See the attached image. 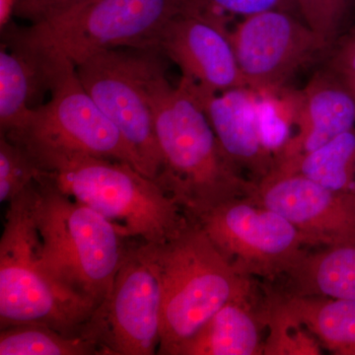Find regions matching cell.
Listing matches in <instances>:
<instances>
[{
  "label": "cell",
  "instance_id": "cell-14",
  "mask_svg": "<svg viewBox=\"0 0 355 355\" xmlns=\"http://www.w3.org/2000/svg\"><path fill=\"white\" fill-rule=\"evenodd\" d=\"M181 81L200 103L222 150L236 170L247 173L254 184L268 176L277 157L261 137L258 93L248 87L210 92L187 79Z\"/></svg>",
  "mask_w": 355,
  "mask_h": 355
},
{
  "label": "cell",
  "instance_id": "cell-20",
  "mask_svg": "<svg viewBox=\"0 0 355 355\" xmlns=\"http://www.w3.org/2000/svg\"><path fill=\"white\" fill-rule=\"evenodd\" d=\"M273 171L301 175L331 190H355V128L315 150L279 161Z\"/></svg>",
  "mask_w": 355,
  "mask_h": 355
},
{
  "label": "cell",
  "instance_id": "cell-22",
  "mask_svg": "<svg viewBox=\"0 0 355 355\" xmlns=\"http://www.w3.org/2000/svg\"><path fill=\"white\" fill-rule=\"evenodd\" d=\"M268 329L263 345L266 355H320L321 343L277 301L265 311Z\"/></svg>",
  "mask_w": 355,
  "mask_h": 355
},
{
  "label": "cell",
  "instance_id": "cell-6",
  "mask_svg": "<svg viewBox=\"0 0 355 355\" xmlns=\"http://www.w3.org/2000/svg\"><path fill=\"white\" fill-rule=\"evenodd\" d=\"M28 188L8 203L0 239V328L37 323L84 333L93 313L69 297L42 270Z\"/></svg>",
  "mask_w": 355,
  "mask_h": 355
},
{
  "label": "cell",
  "instance_id": "cell-25",
  "mask_svg": "<svg viewBox=\"0 0 355 355\" xmlns=\"http://www.w3.org/2000/svg\"><path fill=\"white\" fill-rule=\"evenodd\" d=\"M205 6L222 14L247 16L270 10L299 11L297 0H200Z\"/></svg>",
  "mask_w": 355,
  "mask_h": 355
},
{
  "label": "cell",
  "instance_id": "cell-27",
  "mask_svg": "<svg viewBox=\"0 0 355 355\" xmlns=\"http://www.w3.org/2000/svg\"><path fill=\"white\" fill-rule=\"evenodd\" d=\"M329 67L336 72H354L355 73V29L338 44Z\"/></svg>",
  "mask_w": 355,
  "mask_h": 355
},
{
  "label": "cell",
  "instance_id": "cell-11",
  "mask_svg": "<svg viewBox=\"0 0 355 355\" xmlns=\"http://www.w3.org/2000/svg\"><path fill=\"white\" fill-rule=\"evenodd\" d=\"M230 34L247 87L259 94L279 93L299 69L331 46L305 21L282 10L247 16Z\"/></svg>",
  "mask_w": 355,
  "mask_h": 355
},
{
  "label": "cell",
  "instance_id": "cell-28",
  "mask_svg": "<svg viewBox=\"0 0 355 355\" xmlns=\"http://www.w3.org/2000/svg\"><path fill=\"white\" fill-rule=\"evenodd\" d=\"M16 3L17 0H0V27L2 31L6 29L11 17L15 14Z\"/></svg>",
  "mask_w": 355,
  "mask_h": 355
},
{
  "label": "cell",
  "instance_id": "cell-2",
  "mask_svg": "<svg viewBox=\"0 0 355 355\" xmlns=\"http://www.w3.org/2000/svg\"><path fill=\"white\" fill-rule=\"evenodd\" d=\"M40 266L69 297L94 313L108 297L132 239L44 180L29 187Z\"/></svg>",
  "mask_w": 355,
  "mask_h": 355
},
{
  "label": "cell",
  "instance_id": "cell-8",
  "mask_svg": "<svg viewBox=\"0 0 355 355\" xmlns=\"http://www.w3.org/2000/svg\"><path fill=\"white\" fill-rule=\"evenodd\" d=\"M162 55L156 49H111L76 65L83 87L121 133L140 172L153 180L162 159L147 86L154 72L164 64Z\"/></svg>",
  "mask_w": 355,
  "mask_h": 355
},
{
  "label": "cell",
  "instance_id": "cell-12",
  "mask_svg": "<svg viewBox=\"0 0 355 355\" xmlns=\"http://www.w3.org/2000/svg\"><path fill=\"white\" fill-rule=\"evenodd\" d=\"M157 49L180 67L182 78L198 87L216 93L247 87L225 14L200 0L165 26Z\"/></svg>",
  "mask_w": 355,
  "mask_h": 355
},
{
  "label": "cell",
  "instance_id": "cell-5",
  "mask_svg": "<svg viewBox=\"0 0 355 355\" xmlns=\"http://www.w3.org/2000/svg\"><path fill=\"white\" fill-rule=\"evenodd\" d=\"M198 0H85L22 30L7 42L76 65L111 49H156L161 33Z\"/></svg>",
  "mask_w": 355,
  "mask_h": 355
},
{
  "label": "cell",
  "instance_id": "cell-21",
  "mask_svg": "<svg viewBox=\"0 0 355 355\" xmlns=\"http://www.w3.org/2000/svg\"><path fill=\"white\" fill-rule=\"evenodd\" d=\"M104 355L85 331L69 335L44 324H16L0 331V355Z\"/></svg>",
  "mask_w": 355,
  "mask_h": 355
},
{
  "label": "cell",
  "instance_id": "cell-13",
  "mask_svg": "<svg viewBox=\"0 0 355 355\" xmlns=\"http://www.w3.org/2000/svg\"><path fill=\"white\" fill-rule=\"evenodd\" d=\"M250 198L286 217L311 247L355 244V190H331L301 175L273 171Z\"/></svg>",
  "mask_w": 355,
  "mask_h": 355
},
{
  "label": "cell",
  "instance_id": "cell-24",
  "mask_svg": "<svg viewBox=\"0 0 355 355\" xmlns=\"http://www.w3.org/2000/svg\"><path fill=\"white\" fill-rule=\"evenodd\" d=\"M299 12L306 24L335 43L352 0H297Z\"/></svg>",
  "mask_w": 355,
  "mask_h": 355
},
{
  "label": "cell",
  "instance_id": "cell-31",
  "mask_svg": "<svg viewBox=\"0 0 355 355\" xmlns=\"http://www.w3.org/2000/svg\"><path fill=\"white\" fill-rule=\"evenodd\" d=\"M352 1H354V0H352Z\"/></svg>",
  "mask_w": 355,
  "mask_h": 355
},
{
  "label": "cell",
  "instance_id": "cell-10",
  "mask_svg": "<svg viewBox=\"0 0 355 355\" xmlns=\"http://www.w3.org/2000/svg\"><path fill=\"white\" fill-rule=\"evenodd\" d=\"M245 277L287 275L311 247L286 217L251 198H233L193 220Z\"/></svg>",
  "mask_w": 355,
  "mask_h": 355
},
{
  "label": "cell",
  "instance_id": "cell-18",
  "mask_svg": "<svg viewBox=\"0 0 355 355\" xmlns=\"http://www.w3.org/2000/svg\"><path fill=\"white\" fill-rule=\"evenodd\" d=\"M49 89L38 60L18 46L3 44L0 51V128L9 135L24 127L31 101L41 89Z\"/></svg>",
  "mask_w": 355,
  "mask_h": 355
},
{
  "label": "cell",
  "instance_id": "cell-29",
  "mask_svg": "<svg viewBox=\"0 0 355 355\" xmlns=\"http://www.w3.org/2000/svg\"><path fill=\"white\" fill-rule=\"evenodd\" d=\"M340 73V72H338ZM342 76L343 80L345 81V83L349 85L350 90L354 93L355 97V73L354 72H343V73H340Z\"/></svg>",
  "mask_w": 355,
  "mask_h": 355
},
{
  "label": "cell",
  "instance_id": "cell-1",
  "mask_svg": "<svg viewBox=\"0 0 355 355\" xmlns=\"http://www.w3.org/2000/svg\"><path fill=\"white\" fill-rule=\"evenodd\" d=\"M165 73L163 64L147 86L162 159L155 181L193 220L233 198L251 197L256 184L229 161L200 103Z\"/></svg>",
  "mask_w": 355,
  "mask_h": 355
},
{
  "label": "cell",
  "instance_id": "cell-15",
  "mask_svg": "<svg viewBox=\"0 0 355 355\" xmlns=\"http://www.w3.org/2000/svg\"><path fill=\"white\" fill-rule=\"evenodd\" d=\"M282 91L291 103L295 132L277 163L315 150L355 128L354 93L330 67L318 71L301 90Z\"/></svg>",
  "mask_w": 355,
  "mask_h": 355
},
{
  "label": "cell",
  "instance_id": "cell-32",
  "mask_svg": "<svg viewBox=\"0 0 355 355\" xmlns=\"http://www.w3.org/2000/svg\"><path fill=\"white\" fill-rule=\"evenodd\" d=\"M354 29H355V27L354 28Z\"/></svg>",
  "mask_w": 355,
  "mask_h": 355
},
{
  "label": "cell",
  "instance_id": "cell-26",
  "mask_svg": "<svg viewBox=\"0 0 355 355\" xmlns=\"http://www.w3.org/2000/svg\"><path fill=\"white\" fill-rule=\"evenodd\" d=\"M64 2V0H17L15 15L36 24L57 14Z\"/></svg>",
  "mask_w": 355,
  "mask_h": 355
},
{
  "label": "cell",
  "instance_id": "cell-17",
  "mask_svg": "<svg viewBox=\"0 0 355 355\" xmlns=\"http://www.w3.org/2000/svg\"><path fill=\"white\" fill-rule=\"evenodd\" d=\"M286 277L293 288L292 295L355 300V244L307 252Z\"/></svg>",
  "mask_w": 355,
  "mask_h": 355
},
{
  "label": "cell",
  "instance_id": "cell-16",
  "mask_svg": "<svg viewBox=\"0 0 355 355\" xmlns=\"http://www.w3.org/2000/svg\"><path fill=\"white\" fill-rule=\"evenodd\" d=\"M250 299L231 301L176 350L174 355H261L265 313H254Z\"/></svg>",
  "mask_w": 355,
  "mask_h": 355
},
{
  "label": "cell",
  "instance_id": "cell-3",
  "mask_svg": "<svg viewBox=\"0 0 355 355\" xmlns=\"http://www.w3.org/2000/svg\"><path fill=\"white\" fill-rule=\"evenodd\" d=\"M23 147L36 163L39 179L94 209L128 239L164 244L191 220L155 180L132 165L88 154Z\"/></svg>",
  "mask_w": 355,
  "mask_h": 355
},
{
  "label": "cell",
  "instance_id": "cell-4",
  "mask_svg": "<svg viewBox=\"0 0 355 355\" xmlns=\"http://www.w3.org/2000/svg\"><path fill=\"white\" fill-rule=\"evenodd\" d=\"M158 259L163 302L157 354L174 355L221 307L251 296V279L229 263L193 219L158 245Z\"/></svg>",
  "mask_w": 355,
  "mask_h": 355
},
{
  "label": "cell",
  "instance_id": "cell-9",
  "mask_svg": "<svg viewBox=\"0 0 355 355\" xmlns=\"http://www.w3.org/2000/svg\"><path fill=\"white\" fill-rule=\"evenodd\" d=\"M162 302L158 245L132 240L108 297L86 329L104 355L157 354Z\"/></svg>",
  "mask_w": 355,
  "mask_h": 355
},
{
  "label": "cell",
  "instance_id": "cell-19",
  "mask_svg": "<svg viewBox=\"0 0 355 355\" xmlns=\"http://www.w3.org/2000/svg\"><path fill=\"white\" fill-rule=\"evenodd\" d=\"M279 305L334 354L355 355V300L292 295Z\"/></svg>",
  "mask_w": 355,
  "mask_h": 355
},
{
  "label": "cell",
  "instance_id": "cell-7",
  "mask_svg": "<svg viewBox=\"0 0 355 355\" xmlns=\"http://www.w3.org/2000/svg\"><path fill=\"white\" fill-rule=\"evenodd\" d=\"M28 51L43 69L51 99L33 108L24 127L6 137L25 147L113 159L140 172L139 163L121 133L83 87L76 65L65 58Z\"/></svg>",
  "mask_w": 355,
  "mask_h": 355
},
{
  "label": "cell",
  "instance_id": "cell-23",
  "mask_svg": "<svg viewBox=\"0 0 355 355\" xmlns=\"http://www.w3.org/2000/svg\"><path fill=\"white\" fill-rule=\"evenodd\" d=\"M39 176V169L24 147L0 137V202L9 203Z\"/></svg>",
  "mask_w": 355,
  "mask_h": 355
},
{
  "label": "cell",
  "instance_id": "cell-30",
  "mask_svg": "<svg viewBox=\"0 0 355 355\" xmlns=\"http://www.w3.org/2000/svg\"><path fill=\"white\" fill-rule=\"evenodd\" d=\"M83 1H85V0H64L62 8L60 9V11H58L57 14L62 12V11L67 10V9L70 8V7L76 6V4L80 3V2Z\"/></svg>",
  "mask_w": 355,
  "mask_h": 355
}]
</instances>
